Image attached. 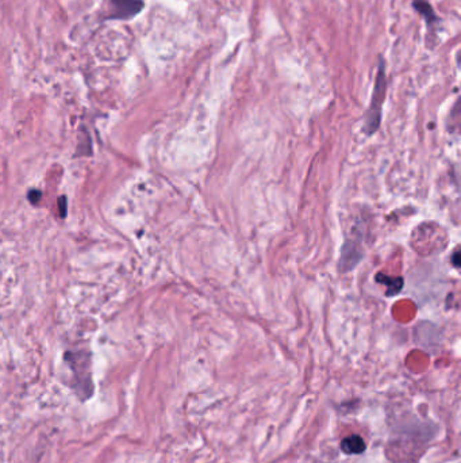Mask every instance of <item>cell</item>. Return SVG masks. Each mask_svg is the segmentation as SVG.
Returning <instances> with one entry per match:
<instances>
[{
  "instance_id": "obj_1",
  "label": "cell",
  "mask_w": 461,
  "mask_h": 463,
  "mask_svg": "<svg viewBox=\"0 0 461 463\" xmlns=\"http://www.w3.org/2000/svg\"><path fill=\"white\" fill-rule=\"evenodd\" d=\"M387 95V76H386V64L384 61L380 60L379 64L378 73H376V80H375L374 94H372V99H371L370 107L366 110L365 114V126L364 130L368 136H372L374 133L378 132L379 126H380V121H382V110L384 100Z\"/></svg>"
},
{
  "instance_id": "obj_2",
  "label": "cell",
  "mask_w": 461,
  "mask_h": 463,
  "mask_svg": "<svg viewBox=\"0 0 461 463\" xmlns=\"http://www.w3.org/2000/svg\"><path fill=\"white\" fill-rule=\"evenodd\" d=\"M142 0H110L111 19H130L142 11Z\"/></svg>"
},
{
  "instance_id": "obj_3",
  "label": "cell",
  "mask_w": 461,
  "mask_h": 463,
  "mask_svg": "<svg viewBox=\"0 0 461 463\" xmlns=\"http://www.w3.org/2000/svg\"><path fill=\"white\" fill-rule=\"evenodd\" d=\"M362 252L357 248L354 241L346 240L341 251V259H340V271L348 272L353 270L357 263L361 260Z\"/></svg>"
},
{
  "instance_id": "obj_4",
  "label": "cell",
  "mask_w": 461,
  "mask_h": 463,
  "mask_svg": "<svg viewBox=\"0 0 461 463\" xmlns=\"http://www.w3.org/2000/svg\"><path fill=\"white\" fill-rule=\"evenodd\" d=\"M413 6L414 8L417 10V12H419V14L425 18L426 23H427V27H429L430 32L433 33L434 26H437L440 18H438L437 14L434 12L433 7L430 6L429 2H426V0H414Z\"/></svg>"
},
{
  "instance_id": "obj_5",
  "label": "cell",
  "mask_w": 461,
  "mask_h": 463,
  "mask_svg": "<svg viewBox=\"0 0 461 463\" xmlns=\"http://www.w3.org/2000/svg\"><path fill=\"white\" fill-rule=\"evenodd\" d=\"M341 450L348 455H358L365 450V442L361 436H348L341 442Z\"/></svg>"
},
{
  "instance_id": "obj_6",
  "label": "cell",
  "mask_w": 461,
  "mask_h": 463,
  "mask_svg": "<svg viewBox=\"0 0 461 463\" xmlns=\"http://www.w3.org/2000/svg\"><path fill=\"white\" fill-rule=\"evenodd\" d=\"M376 280L380 282V283L386 284L387 287H388V290H387V296L388 297L397 294L402 290V287H403V279L402 278H390V276L379 274L376 276Z\"/></svg>"
},
{
  "instance_id": "obj_7",
  "label": "cell",
  "mask_w": 461,
  "mask_h": 463,
  "mask_svg": "<svg viewBox=\"0 0 461 463\" xmlns=\"http://www.w3.org/2000/svg\"><path fill=\"white\" fill-rule=\"evenodd\" d=\"M458 257H460V253H458V251H456L454 252V267H458V264H460V262H458Z\"/></svg>"
}]
</instances>
